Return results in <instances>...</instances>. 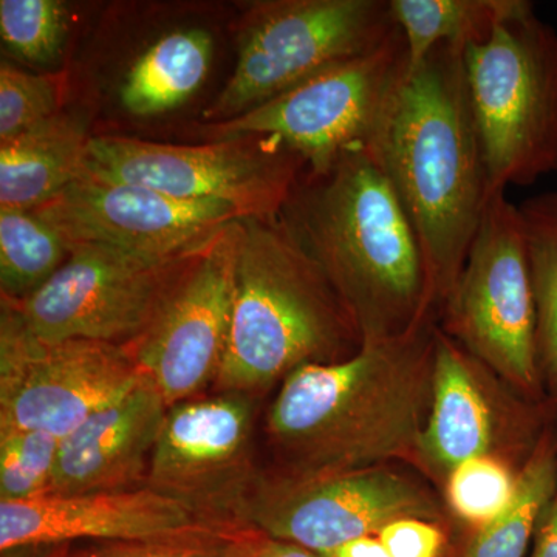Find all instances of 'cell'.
Listing matches in <instances>:
<instances>
[{"label": "cell", "mask_w": 557, "mask_h": 557, "mask_svg": "<svg viewBox=\"0 0 557 557\" xmlns=\"http://www.w3.org/2000/svg\"><path fill=\"white\" fill-rule=\"evenodd\" d=\"M61 438L28 429H0V502H22L50 493Z\"/></svg>", "instance_id": "cell-25"}, {"label": "cell", "mask_w": 557, "mask_h": 557, "mask_svg": "<svg viewBox=\"0 0 557 557\" xmlns=\"http://www.w3.org/2000/svg\"><path fill=\"white\" fill-rule=\"evenodd\" d=\"M242 220L215 231L180 270L149 327L126 346L168 406L218 383L228 346Z\"/></svg>", "instance_id": "cell-12"}, {"label": "cell", "mask_w": 557, "mask_h": 557, "mask_svg": "<svg viewBox=\"0 0 557 557\" xmlns=\"http://www.w3.org/2000/svg\"><path fill=\"white\" fill-rule=\"evenodd\" d=\"M518 207L536 300L539 368L557 399V188Z\"/></svg>", "instance_id": "cell-23"}, {"label": "cell", "mask_w": 557, "mask_h": 557, "mask_svg": "<svg viewBox=\"0 0 557 557\" xmlns=\"http://www.w3.org/2000/svg\"><path fill=\"white\" fill-rule=\"evenodd\" d=\"M408 69V49L397 27L375 49L201 132L214 141L277 138L302 157L307 171L324 174L343 153L373 145Z\"/></svg>", "instance_id": "cell-7"}, {"label": "cell", "mask_w": 557, "mask_h": 557, "mask_svg": "<svg viewBox=\"0 0 557 557\" xmlns=\"http://www.w3.org/2000/svg\"><path fill=\"white\" fill-rule=\"evenodd\" d=\"M212 58L209 33L193 28L163 36L127 73L121 102L135 116H152L178 108L207 78Z\"/></svg>", "instance_id": "cell-21"}, {"label": "cell", "mask_w": 557, "mask_h": 557, "mask_svg": "<svg viewBox=\"0 0 557 557\" xmlns=\"http://www.w3.org/2000/svg\"><path fill=\"white\" fill-rule=\"evenodd\" d=\"M443 333L509 386L537 397V317L519 207L494 190L456 284L443 300Z\"/></svg>", "instance_id": "cell-6"}, {"label": "cell", "mask_w": 557, "mask_h": 557, "mask_svg": "<svg viewBox=\"0 0 557 557\" xmlns=\"http://www.w3.org/2000/svg\"><path fill=\"white\" fill-rule=\"evenodd\" d=\"M557 487V442L549 434L528 454L508 508L480 527L461 557H525Z\"/></svg>", "instance_id": "cell-22"}, {"label": "cell", "mask_w": 557, "mask_h": 557, "mask_svg": "<svg viewBox=\"0 0 557 557\" xmlns=\"http://www.w3.org/2000/svg\"><path fill=\"white\" fill-rule=\"evenodd\" d=\"M60 86L54 76L35 75L0 65V143L60 113Z\"/></svg>", "instance_id": "cell-28"}, {"label": "cell", "mask_w": 557, "mask_h": 557, "mask_svg": "<svg viewBox=\"0 0 557 557\" xmlns=\"http://www.w3.org/2000/svg\"><path fill=\"white\" fill-rule=\"evenodd\" d=\"M325 557H392L376 536L359 537L325 553Z\"/></svg>", "instance_id": "cell-33"}, {"label": "cell", "mask_w": 557, "mask_h": 557, "mask_svg": "<svg viewBox=\"0 0 557 557\" xmlns=\"http://www.w3.org/2000/svg\"><path fill=\"white\" fill-rule=\"evenodd\" d=\"M405 518L437 520V498L387 468L314 475L260 471L242 525L325 555L355 539L379 536Z\"/></svg>", "instance_id": "cell-11"}, {"label": "cell", "mask_w": 557, "mask_h": 557, "mask_svg": "<svg viewBox=\"0 0 557 557\" xmlns=\"http://www.w3.org/2000/svg\"><path fill=\"white\" fill-rule=\"evenodd\" d=\"M65 9L57 0H2L0 35L21 60L49 64L57 60L67 30Z\"/></svg>", "instance_id": "cell-27"}, {"label": "cell", "mask_w": 557, "mask_h": 557, "mask_svg": "<svg viewBox=\"0 0 557 557\" xmlns=\"http://www.w3.org/2000/svg\"><path fill=\"white\" fill-rule=\"evenodd\" d=\"M170 406L141 375L123 398L61 440L49 494L109 493L145 486Z\"/></svg>", "instance_id": "cell-17"}, {"label": "cell", "mask_w": 557, "mask_h": 557, "mask_svg": "<svg viewBox=\"0 0 557 557\" xmlns=\"http://www.w3.org/2000/svg\"><path fill=\"white\" fill-rule=\"evenodd\" d=\"M141 379L126 347L98 341H46L2 304L0 429L65 438L123 398Z\"/></svg>", "instance_id": "cell-10"}, {"label": "cell", "mask_w": 557, "mask_h": 557, "mask_svg": "<svg viewBox=\"0 0 557 557\" xmlns=\"http://www.w3.org/2000/svg\"><path fill=\"white\" fill-rule=\"evenodd\" d=\"M397 28L388 0H273L244 17L236 69L208 119L225 121L339 62L375 49Z\"/></svg>", "instance_id": "cell-9"}, {"label": "cell", "mask_w": 557, "mask_h": 557, "mask_svg": "<svg viewBox=\"0 0 557 557\" xmlns=\"http://www.w3.org/2000/svg\"><path fill=\"white\" fill-rule=\"evenodd\" d=\"M491 193L557 172V32L536 11L465 50Z\"/></svg>", "instance_id": "cell-5"}, {"label": "cell", "mask_w": 557, "mask_h": 557, "mask_svg": "<svg viewBox=\"0 0 557 557\" xmlns=\"http://www.w3.org/2000/svg\"><path fill=\"white\" fill-rule=\"evenodd\" d=\"M69 258V248L33 211H0L2 299L22 300L38 292Z\"/></svg>", "instance_id": "cell-24"}, {"label": "cell", "mask_w": 557, "mask_h": 557, "mask_svg": "<svg viewBox=\"0 0 557 557\" xmlns=\"http://www.w3.org/2000/svg\"><path fill=\"white\" fill-rule=\"evenodd\" d=\"M435 330L428 319L397 338L364 339L341 361L289 373L265 424L277 472L329 474L416 456L431 408Z\"/></svg>", "instance_id": "cell-1"}, {"label": "cell", "mask_w": 557, "mask_h": 557, "mask_svg": "<svg viewBox=\"0 0 557 557\" xmlns=\"http://www.w3.org/2000/svg\"><path fill=\"white\" fill-rule=\"evenodd\" d=\"M306 170L302 157L274 137L175 146L102 135L89 138L81 177L223 201L242 219H276Z\"/></svg>", "instance_id": "cell-8"}, {"label": "cell", "mask_w": 557, "mask_h": 557, "mask_svg": "<svg viewBox=\"0 0 557 557\" xmlns=\"http://www.w3.org/2000/svg\"><path fill=\"white\" fill-rule=\"evenodd\" d=\"M480 362L442 330H435L432 395L416 457L448 479L472 458L493 456L496 417L482 383Z\"/></svg>", "instance_id": "cell-18"}, {"label": "cell", "mask_w": 557, "mask_h": 557, "mask_svg": "<svg viewBox=\"0 0 557 557\" xmlns=\"http://www.w3.org/2000/svg\"><path fill=\"white\" fill-rule=\"evenodd\" d=\"M255 530H218L164 541L108 544L89 557H244Z\"/></svg>", "instance_id": "cell-29"}, {"label": "cell", "mask_w": 557, "mask_h": 557, "mask_svg": "<svg viewBox=\"0 0 557 557\" xmlns=\"http://www.w3.org/2000/svg\"><path fill=\"white\" fill-rule=\"evenodd\" d=\"M465 50L438 46L408 70L370 146L412 223L435 306L456 284L490 199Z\"/></svg>", "instance_id": "cell-3"}, {"label": "cell", "mask_w": 557, "mask_h": 557, "mask_svg": "<svg viewBox=\"0 0 557 557\" xmlns=\"http://www.w3.org/2000/svg\"><path fill=\"white\" fill-rule=\"evenodd\" d=\"M65 245H101L168 259L207 242L239 212L219 200H182L145 186L79 177L33 209Z\"/></svg>", "instance_id": "cell-15"}, {"label": "cell", "mask_w": 557, "mask_h": 557, "mask_svg": "<svg viewBox=\"0 0 557 557\" xmlns=\"http://www.w3.org/2000/svg\"><path fill=\"white\" fill-rule=\"evenodd\" d=\"M518 474L494 456L472 458L446 479V498L457 518L483 527L500 516L515 497Z\"/></svg>", "instance_id": "cell-26"}, {"label": "cell", "mask_w": 557, "mask_h": 557, "mask_svg": "<svg viewBox=\"0 0 557 557\" xmlns=\"http://www.w3.org/2000/svg\"><path fill=\"white\" fill-rule=\"evenodd\" d=\"M530 557H557V487L539 520Z\"/></svg>", "instance_id": "cell-32"}, {"label": "cell", "mask_w": 557, "mask_h": 557, "mask_svg": "<svg viewBox=\"0 0 557 557\" xmlns=\"http://www.w3.org/2000/svg\"><path fill=\"white\" fill-rule=\"evenodd\" d=\"M219 392L255 397L307 364L354 355L361 333L324 271L281 218L242 220Z\"/></svg>", "instance_id": "cell-4"}, {"label": "cell", "mask_w": 557, "mask_h": 557, "mask_svg": "<svg viewBox=\"0 0 557 557\" xmlns=\"http://www.w3.org/2000/svg\"><path fill=\"white\" fill-rule=\"evenodd\" d=\"M244 557H325L313 549L302 547L295 542L281 541L265 536V534L255 533L249 537L247 547H245Z\"/></svg>", "instance_id": "cell-31"}, {"label": "cell", "mask_w": 557, "mask_h": 557, "mask_svg": "<svg viewBox=\"0 0 557 557\" xmlns=\"http://www.w3.org/2000/svg\"><path fill=\"white\" fill-rule=\"evenodd\" d=\"M231 530L200 522L174 498L148 486L109 493L46 494L0 502V549L27 545L102 544L164 541Z\"/></svg>", "instance_id": "cell-16"}, {"label": "cell", "mask_w": 557, "mask_h": 557, "mask_svg": "<svg viewBox=\"0 0 557 557\" xmlns=\"http://www.w3.org/2000/svg\"><path fill=\"white\" fill-rule=\"evenodd\" d=\"M67 248V260L38 292L22 300L2 299V304L16 311L40 339H87L123 347L149 327L197 249L150 259L101 245Z\"/></svg>", "instance_id": "cell-13"}, {"label": "cell", "mask_w": 557, "mask_h": 557, "mask_svg": "<svg viewBox=\"0 0 557 557\" xmlns=\"http://www.w3.org/2000/svg\"><path fill=\"white\" fill-rule=\"evenodd\" d=\"M87 143L81 121L61 112L0 143V211H33L72 185Z\"/></svg>", "instance_id": "cell-19"}, {"label": "cell", "mask_w": 557, "mask_h": 557, "mask_svg": "<svg viewBox=\"0 0 557 557\" xmlns=\"http://www.w3.org/2000/svg\"><path fill=\"white\" fill-rule=\"evenodd\" d=\"M381 544L392 557H442L446 537L434 520H394L380 531Z\"/></svg>", "instance_id": "cell-30"}, {"label": "cell", "mask_w": 557, "mask_h": 557, "mask_svg": "<svg viewBox=\"0 0 557 557\" xmlns=\"http://www.w3.org/2000/svg\"><path fill=\"white\" fill-rule=\"evenodd\" d=\"M255 397L219 392L168 410L145 486L174 498L200 522L231 530L260 474L255 463Z\"/></svg>", "instance_id": "cell-14"}, {"label": "cell", "mask_w": 557, "mask_h": 557, "mask_svg": "<svg viewBox=\"0 0 557 557\" xmlns=\"http://www.w3.org/2000/svg\"><path fill=\"white\" fill-rule=\"evenodd\" d=\"M300 175L282 222L317 260L364 339L397 338L435 307L420 242L380 157L348 150Z\"/></svg>", "instance_id": "cell-2"}, {"label": "cell", "mask_w": 557, "mask_h": 557, "mask_svg": "<svg viewBox=\"0 0 557 557\" xmlns=\"http://www.w3.org/2000/svg\"><path fill=\"white\" fill-rule=\"evenodd\" d=\"M388 5L405 38L409 72L435 47L478 46L498 25L534 11L528 0H388Z\"/></svg>", "instance_id": "cell-20"}]
</instances>
